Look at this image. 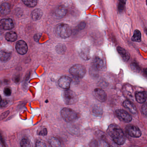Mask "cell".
Segmentation results:
<instances>
[{"label":"cell","instance_id":"obj_1","mask_svg":"<svg viewBox=\"0 0 147 147\" xmlns=\"http://www.w3.org/2000/svg\"><path fill=\"white\" fill-rule=\"evenodd\" d=\"M107 132L113 142L117 144L121 145L125 142L124 134L122 129L117 125L115 124L110 125L107 129Z\"/></svg>","mask_w":147,"mask_h":147},{"label":"cell","instance_id":"obj_2","mask_svg":"<svg viewBox=\"0 0 147 147\" xmlns=\"http://www.w3.org/2000/svg\"><path fill=\"white\" fill-rule=\"evenodd\" d=\"M55 32L58 37L62 38H67L72 34V30L70 26L64 24H58L56 27Z\"/></svg>","mask_w":147,"mask_h":147},{"label":"cell","instance_id":"obj_3","mask_svg":"<svg viewBox=\"0 0 147 147\" xmlns=\"http://www.w3.org/2000/svg\"><path fill=\"white\" fill-rule=\"evenodd\" d=\"M61 113L63 119L68 123L74 122L78 118L77 113L70 108L67 107L63 108L61 111Z\"/></svg>","mask_w":147,"mask_h":147},{"label":"cell","instance_id":"obj_4","mask_svg":"<svg viewBox=\"0 0 147 147\" xmlns=\"http://www.w3.org/2000/svg\"><path fill=\"white\" fill-rule=\"evenodd\" d=\"M63 97L64 102L67 105H74L78 101V97L76 93L68 89L63 92Z\"/></svg>","mask_w":147,"mask_h":147},{"label":"cell","instance_id":"obj_5","mask_svg":"<svg viewBox=\"0 0 147 147\" xmlns=\"http://www.w3.org/2000/svg\"><path fill=\"white\" fill-rule=\"evenodd\" d=\"M69 73L73 76L78 78H82L86 75V69L83 65L81 64H76L70 68L69 69Z\"/></svg>","mask_w":147,"mask_h":147},{"label":"cell","instance_id":"obj_6","mask_svg":"<svg viewBox=\"0 0 147 147\" xmlns=\"http://www.w3.org/2000/svg\"><path fill=\"white\" fill-rule=\"evenodd\" d=\"M125 130L126 133L131 137L139 138L142 135V132L139 128L133 125H127Z\"/></svg>","mask_w":147,"mask_h":147},{"label":"cell","instance_id":"obj_7","mask_svg":"<svg viewBox=\"0 0 147 147\" xmlns=\"http://www.w3.org/2000/svg\"><path fill=\"white\" fill-rule=\"evenodd\" d=\"M118 118L125 123H129L132 120V117L127 112L123 109H118L115 111Z\"/></svg>","mask_w":147,"mask_h":147},{"label":"cell","instance_id":"obj_8","mask_svg":"<svg viewBox=\"0 0 147 147\" xmlns=\"http://www.w3.org/2000/svg\"><path fill=\"white\" fill-rule=\"evenodd\" d=\"M79 53L81 57L84 60H88L91 57L90 48L86 44H82L79 51Z\"/></svg>","mask_w":147,"mask_h":147},{"label":"cell","instance_id":"obj_9","mask_svg":"<svg viewBox=\"0 0 147 147\" xmlns=\"http://www.w3.org/2000/svg\"><path fill=\"white\" fill-rule=\"evenodd\" d=\"M14 27V23L11 19H3L0 20V28L2 30H9L13 29Z\"/></svg>","mask_w":147,"mask_h":147},{"label":"cell","instance_id":"obj_10","mask_svg":"<svg viewBox=\"0 0 147 147\" xmlns=\"http://www.w3.org/2000/svg\"><path fill=\"white\" fill-rule=\"evenodd\" d=\"M71 81L72 80L70 77L64 76H61L58 80V84L61 88L68 89L70 87Z\"/></svg>","mask_w":147,"mask_h":147},{"label":"cell","instance_id":"obj_11","mask_svg":"<svg viewBox=\"0 0 147 147\" xmlns=\"http://www.w3.org/2000/svg\"><path fill=\"white\" fill-rule=\"evenodd\" d=\"M16 49L18 53L24 55L27 53L28 48L27 44L25 41L20 40L16 43Z\"/></svg>","mask_w":147,"mask_h":147},{"label":"cell","instance_id":"obj_12","mask_svg":"<svg viewBox=\"0 0 147 147\" xmlns=\"http://www.w3.org/2000/svg\"><path fill=\"white\" fill-rule=\"evenodd\" d=\"M93 94L94 97L98 100L101 102H105L107 99L106 93L103 89L101 88H95L94 90Z\"/></svg>","mask_w":147,"mask_h":147},{"label":"cell","instance_id":"obj_13","mask_svg":"<svg viewBox=\"0 0 147 147\" xmlns=\"http://www.w3.org/2000/svg\"><path fill=\"white\" fill-rule=\"evenodd\" d=\"M92 67L98 71H101L105 68V63L102 58L95 57L93 60Z\"/></svg>","mask_w":147,"mask_h":147},{"label":"cell","instance_id":"obj_14","mask_svg":"<svg viewBox=\"0 0 147 147\" xmlns=\"http://www.w3.org/2000/svg\"><path fill=\"white\" fill-rule=\"evenodd\" d=\"M67 10L63 6H60L57 8L54 11V16L57 18H62L66 16Z\"/></svg>","mask_w":147,"mask_h":147},{"label":"cell","instance_id":"obj_15","mask_svg":"<svg viewBox=\"0 0 147 147\" xmlns=\"http://www.w3.org/2000/svg\"><path fill=\"white\" fill-rule=\"evenodd\" d=\"M147 92L145 91L137 92L135 94L136 100L140 104H143L147 100Z\"/></svg>","mask_w":147,"mask_h":147},{"label":"cell","instance_id":"obj_16","mask_svg":"<svg viewBox=\"0 0 147 147\" xmlns=\"http://www.w3.org/2000/svg\"><path fill=\"white\" fill-rule=\"evenodd\" d=\"M11 11V5L9 3H4L0 5V14L2 16L8 15Z\"/></svg>","mask_w":147,"mask_h":147},{"label":"cell","instance_id":"obj_17","mask_svg":"<svg viewBox=\"0 0 147 147\" xmlns=\"http://www.w3.org/2000/svg\"><path fill=\"white\" fill-rule=\"evenodd\" d=\"M123 105L125 108L128 109L131 113L133 114L137 113V108L133 103L129 100H125L123 103Z\"/></svg>","mask_w":147,"mask_h":147},{"label":"cell","instance_id":"obj_18","mask_svg":"<svg viewBox=\"0 0 147 147\" xmlns=\"http://www.w3.org/2000/svg\"><path fill=\"white\" fill-rule=\"evenodd\" d=\"M118 52L124 61L127 62L130 59V55L125 49L120 47L117 48Z\"/></svg>","mask_w":147,"mask_h":147},{"label":"cell","instance_id":"obj_19","mask_svg":"<svg viewBox=\"0 0 147 147\" xmlns=\"http://www.w3.org/2000/svg\"><path fill=\"white\" fill-rule=\"evenodd\" d=\"M11 53L5 50H1L0 51V61L3 62H6L11 58Z\"/></svg>","mask_w":147,"mask_h":147},{"label":"cell","instance_id":"obj_20","mask_svg":"<svg viewBox=\"0 0 147 147\" xmlns=\"http://www.w3.org/2000/svg\"><path fill=\"white\" fill-rule=\"evenodd\" d=\"M42 15V10L39 8H36L33 10L32 12V18L34 21H37L41 18Z\"/></svg>","mask_w":147,"mask_h":147},{"label":"cell","instance_id":"obj_21","mask_svg":"<svg viewBox=\"0 0 147 147\" xmlns=\"http://www.w3.org/2000/svg\"><path fill=\"white\" fill-rule=\"evenodd\" d=\"M5 38L7 41L10 42H14L18 38L17 33L13 31H10L5 34Z\"/></svg>","mask_w":147,"mask_h":147},{"label":"cell","instance_id":"obj_22","mask_svg":"<svg viewBox=\"0 0 147 147\" xmlns=\"http://www.w3.org/2000/svg\"><path fill=\"white\" fill-rule=\"evenodd\" d=\"M93 113L97 116H101L103 113V108L100 105H96L92 110Z\"/></svg>","mask_w":147,"mask_h":147},{"label":"cell","instance_id":"obj_23","mask_svg":"<svg viewBox=\"0 0 147 147\" xmlns=\"http://www.w3.org/2000/svg\"><path fill=\"white\" fill-rule=\"evenodd\" d=\"M67 48L64 45L59 44L57 45L55 50L57 53L59 55H63L66 52Z\"/></svg>","mask_w":147,"mask_h":147},{"label":"cell","instance_id":"obj_24","mask_svg":"<svg viewBox=\"0 0 147 147\" xmlns=\"http://www.w3.org/2000/svg\"><path fill=\"white\" fill-rule=\"evenodd\" d=\"M141 33L140 31L136 30L134 31L133 36L131 37V40L133 42H140L141 41Z\"/></svg>","mask_w":147,"mask_h":147},{"label":"cell","instance_id":"obj_25","mask_svg":"<svg viewBox=\"0 0 147 147\" xmlns=\"http://www.w3.org/2000/svg\"><path fill=\"white\" fill-rule=\"evenodd\" d=\"M49 143L51 146L54 147H61V144L59 140L56 138L51 137L49 139Z\"/></svg>","mask_w":147,"mask_h":147},{"label":"cell","instance_id":"obj_26","mask_svg":"<svg viewBox=\"0 0 147 147\" xmlns=\"http://www.w3.org/2000/svg\"><path fill=\"white\" fill-rule=\"evenodd\" d=\"M24 4L29 7H35L37 4V0H22Z\"/></svg>","mask_w":147,"mask_h":147},{"label":"cell","instance_id":"obj_27","mask_svg":"<svg viewBox=\"0 0 147 147\" xmlns=\"http://www.w3.org/2000/svg\"><path fill=\"white\" fill-rule=\"evenodd\" d=\"M131 69L135 73H139L141 71V68L136 63H132L130 65Z\"/></svg>","mask_w":147,"mask_h":147},{"label":"cell","instance_id":"obj_28","mask_svg":"<svg viewBox=\"0 0 147 147\" xmlns=\"http://www.w3.org/2000/svg\"><path fill=\"white\" fill-rule=\"evenodd\" d=\"M20 145L21 147H28L30 146V142L28 139L24 138L21 140L20 142Z\"/></svg>","mask_w":147,"mask_h":147},{"label":"cell","instance_id":"obj_29","mask_svg":"<svg viewBox=\"0 0 147 147\" xmlns=\"http://www.w3.org/2000/svg\"><path fill=\"white\" fill-rule=\"evenodd\" d=\"M147 103L144 102V105H143L142 107V111L143 114L146 117L147 116Z\"/></svg>","mask_w":147,"mask_h":147},{"label":"cell","instance_id":"obj_30","mask_svg":"<svg viewBox=\"0 0 147 147\" xmlns=\"http://www.w3.org/2000/svg\"><path fill=\"white\" fill-rule=\"evenodd\" d=\"M4 92V94L6 96H9L11 94V88L8 87L5 88Z\"/></svg>","mask_w":147,"mask_h":147},{"label":"cell","instance_id":"obj_31","mask_svg":"<svg viewBox=\"0 0 147 147\" xmlns=\"http://www.w3.org/2000/svg\"><path fill=\"white\" fill-rule=\"evenodd\" d=\"M10 112L9 111H6L5 112L3 113L0 117V120H3L8 115H9Z\"/></svg>","mask_w":147,"mask_h":147},{"label":"cell","instance_id":"obj_32","mask_svg":"<svg viewBox=\"0 0 147 147\" xmlns=\"http://www.w3.org/2000/svg\"><path fill=\"white\" fill-rule=\"evenodd\" d=\"M7 104H8V100H7L6 99L3 100L0 103V107H5L7 105Z\"/></svg>","mask_w":147,"mask_h":147},{"label":"cell","instance_id":"obj_33","mask_svg":"<svg viewBox=\"0 0 147 147\" xmlns=\"http://www.w3.org/2000/svg\"><path fill=\"white\" fill-rule=\"evenodd\" d=\"M125 4L122 3V2H119L118 5V10L119 12H121L123 11L124 8Z\"/></svg>","mask_w":147,"mask_h":147},{"label":"cell","instance_id":"obj_34","mask_svg":"<svg viewBox=\"0 0 147 147\" xmlns=\"http://www.w3.org/2000/svg\"><path fill=\"white\" fill-rule=\"evenodd\" d=\"M47 132H48V131H47V129L46 128H45L39 131L38 135L43 136H46L47 134Z\"/></svg>","mask_w":147,"mask_h":147},{"label":"cell","instance_id":"obj_35","mask_svg":"<svg viewBox=\"0 0 147 147\" xmlns=\"http://www.w3.org/2000/svg\"><path fill=\"white\" fill-rule=\"evenodd\" d=\"M86 23L84 22H82L80 23V24H79V25H78V29L80 30H82L83 29H84V28L86 27Z\"/></svg>","mask_w":147,"mask_h":147},{"label":"cell","instance_id":"obj_36","mask_svg":"<svg viewBox=\"0 0 147 147\" xmlns=\"http://www.w3.org/2000/svg\"><path fill=\"white\" fill-rule=\"evenodd\" d=\"M41 34L40 33H37L35 35L34 37V40L36 42H38L41 37Z\"/></svg>","mask_w":147,"mask_h":147},{"label":"cell","instance_id":"obj_37","mask_svg":"<svg viewBox=\"0 0 147 147\" xmlns=\"http://www.w3.org/2000/svg\"><path fill=\"white\" fill-rule=\"evenodd\" d=\"M36 147H45L46 146L45 144L41 141H38L36 143Z\"/></svg>","mask_w":147,"mask_h":147},{"label":"cell","instance_id":"obj_38","mask_svg":"<svg viewBox=\"0 0 147 147\" xmlns=\"http://www.w3.org/2000/svg\"><path fill=\"white\" fill-rule=\"evenodd\" d=\"M90 146H94V147H96V146H98V142L96 140H93L90 143Z\"/></svg>","mask_w":147,"mask_h":147},{"label":"cell","instance_id":"obj_39","mask_svg":"<svg viewBox=\"0 0 147 147\" xmlns=\"http://www.w3.org/2000/svg\"><path fill=\"white\" fill-rule=\"evenodd\" d=\"M20 80V77L19 75L17 76L14 77V81L15 82H17V83L19 82Z\"/></svg>","mask_w":147,"mask_h":147},{"label":"cell","instance_id":"obj_40","mask_svg":"<svg viewBox=\"0 0 147 147\" xmlns=\"http://www.w3.org/2000/svg\"><path fill=\"white\" fill-rule=\"evenodd\" d=\"M119 2H122V3H124L125 4L126 3V0H119Z\"/></svg>","mask_w":147,"mask_h":147},{"label":"cell","instance_id":"obj_41","mask_svg":"<svg viewBox=\"0 0 147 147\" xmlns=\"http://www.w3.org/2000/svg\"><path fill=\"white\" fill-rule=\"evenodd\" d=\"M1 100H2V98H1V96L0 95V103L1 102Z\"/></svg>","mask_w":147,"mask_h":147},{"label":"cell","instance_id":"obj_42","mask_svg":"<svg viewBox=\"0 0 147 147\" xmlns=\"http://www.w3.org/2000/svg\"><path fill=\"white\" fill-rule=\"evenodd\" d=\"M0 85H1V82H0Z\"/></svg>","mask_w":147,"mask_h":147}]
</instances>
